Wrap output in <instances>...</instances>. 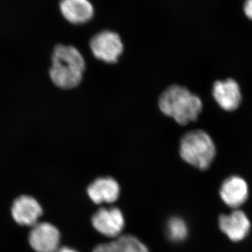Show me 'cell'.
I'll use <instances>...</instances> for the list:
<instances>
[{"label": "cell", "instance_id": "11", "mask_svg": "<svg viewBox=\"0 0 252 252\" xmlns=\"http://www.w3.org/2000/svg\"><path fill=\"white\" fill-rule=\"evenodd\" d=\"M87 192L94 203H112L119 198L120 187L112 177H99L89 186Z\"/></svg>", "mask_w": 252, "mask_h": 252}, {"label": "cell", "instance_id": "12", "mask_svg": "<svg viewBox=\"0 0 252 252\" xmlns=\"http://www.w3.org/2000/svg\"><path fill=\"white\" fill-rule=\"evenodd\" d=\"M60 9L64 18L72 24H84L94 15V6L89 0H61Z\"/></svg>", "mask_w": 252, "mask_h": 252}, {"label": "cell", "instance_id": "7", "mask_svg": "<svg viewBox=\"0 0 252 252\" xmlns=\"http://www.w3.org/2000/svg\"><path fill=\"white\" fill-rule=\"evenodd\" d=\"M42 214L40 204L31 195L18 197L11 206L13 219L16 223L23 226L32 227L39 222Z\"/></svg>", "mask_w": 252, "mask_h": 252}, {"label": "cell", "instance_id": "17", "mask_svg": "<svg viewBox=\"0 0 252 252\" xmlns=\"http://www.w3.org/2000/svg\"><path fill=\"white\" fill-rule=\"evenodd\" d=\"M56 252H78L76 251V250H73V249H71L69 248H67V247H63V248H61L59 249Z\"/></svg>", "mask_w": 252, "mask_h": 252}, {"label": "cell", "instance_id": "2", "mask_svg": "<svg viewBox=\"0 0 252 252\" xmlns=\"http://www.w3.org/2000/svg\"><path fill=\"white\" fill-rule=\"evenodd\" d=\"M158 107L165 117L172 118L179 125L187 126L197 120L203 109V102L187 88L173 84L160 94Z\"/></svg>", "mask_w": 252, "mask_h": 252}, {"label": "cell", "instance_id": "14", "mask_svg": "<svg viewBox=\"0 0 252 252\" xmlns=\"http://www.w3.org/2000/svg\"><path fill=\"white\" fill-rule=\"evenodd\" d=\"M116 242L119 252H149L147 247L132 235L119 236Z\"/></svg>", "mask_w": 252, "mask_h": 252}, {"label": "cell", "instance_id": "9", "mask_svg": "<svg viewBox=\"0 0 252 252\" xmlns=\"http://www.w3.org/2000/svg\"><path fill=\"white\" fill-rule=\"evenodd\" d=\"M219 223L220 230L233 242L244 240L251 228L248 216L241 210H235L229 215H220Z\"/></svg>", "mask_w": 252, "mask_h": 252}, {"label": "cell", "instance_id": "5", "mask_svg": "<svg viewBox=\"0 0 252 252\" xmlns=\"http://www.w3.org/2000/svg\"><path fill=\"white\" fill-rule=\"evenodd\" d=\"M28 240L36 252H56L60 248L61 233L51 223L38 222L32 227Z\"/></svg>", "mask_w": 252, "mask_h": 252}, {"label": "cell", "instance_id": "8", "mask_svg": "<svg viewBox=\"0 0 252 252\" xmlns=\"http://www.w3.org/2000/svg\"><path fill=\"white\" fill-rule=\"evenodd\" d=\"M214 98L223 110L232 112L238 108L242 100L241 90L233 79L217 81L212 90Z\"/></svg>", "mask_w": 252, "mask_h": 252}, {"label": "cell", "instance_id": "1", "mask_svg": "<svg viewBox=\"0 0 252 252\" xmlns=\"http://www.w3.org/2000/svg\"><path fill=\"white\" fill-rule=\"evenodd\" d=\"M85 59L74 46L58 44L51 55L49 77L56 87L63 90L75 89L84 79Z\"/></svg>", "mask_w": 252, "mask_h": 252}, {"label": "cell", "instance_id": "3", "mask_svg": "<svg viewBox=\"0 0 252 252\" xmlns=\"http://www.w3.org/2000/svg\"><path fill=\"white\" fill-rule=\"evenodd\" d=\"M180 155L189 165L205 170L209 168L216 156V147L205 131L190 130L181 138Z\"/></svg>", "mask_w": 252, "mask_h": 252}, {"label": "cell", "instance_id": "4", "mask_svg": "<svg viewBox=\"0 0 252 252\" xmlns=\"http://www.w3.org/2000/svg\"><path fill=\"white\" fill-rule=\"evenodd\" d=\"M89 46L94 57L107 64L117 63L124 51L122 38L118 33L111 31L94 34Z\"/></svg>", "mask_w": 252, "mask_h": 252}, {"label": "cell", "instance_id": "16", "mask_svg": "<svg viewBox=\"0 0 252 252\" xmlns=\"http://www.w3.org/2000/svg\"><path fill=\"white\" fill-rule=\"evenodd\" d=\"M243 10L247 17L252 21V0H245Z\"/></svg>", "mask_w": 252, "mask_h": 252}, {"label": "cell", "instance_id": "15", "mask_svg": "<svg viewBox=\"0 0 252 252\" xmlns=\"http://www.w3.org/2000/svg\"><path fill=\"white\" fill-rule=\"evenodd\" d=\"M93 252H119L116 240L95 247Z\"/></svg>", "mask_w": 252, "mask_h": 252}, {"label": "cell", "instance_id": "6", "mask_svg": "<svg viewBox=\"0 0 252 252\" xmlns=\"http://www.w3.org/2000/svg\"><path fill=\"white\" fill-rule=\"evenodd\" d=\"M92 224L101 234L109 238L119 236L125 225L124 215L117 207L100 208L92 217Z\"/></svg>", "mask_w": 252, "mask_h": 252}, {"label": "cell", "instance_id": "10", "mask_svg": "<svg viewBox=\"0 0 252 252\" xmlns=\"http://www.w3.org/2000/svg\"><path fill=\"white\" fill-rule=\"evenodd\" d=\"M220 193L223 203L230 207L238 208L248 198V183L242 177L232 176L223 182Z\"/></svg>", "mask_w": 252, "mask_h": 252}, {"label": "cell", "instance_id": "13", "mask_svg": "<svg viewBox=\"0 0 252 252\" xmlns=\"http://www.w3.org/2000/svg\"><path fill=\"white\" fill-rule=\"evenodd\" d=\"M167 235L171 241L182 242L188 235V227L185 220L180 217H173L167 222Z\"/></svg>", "mask_w": 252, "mask_h": 252}]
</instances>
